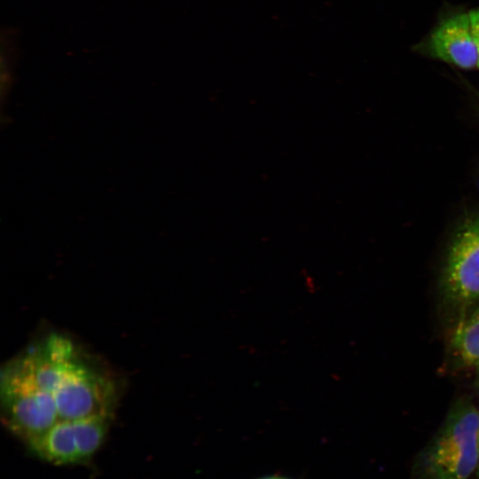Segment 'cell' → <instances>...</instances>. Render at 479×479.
Wrapping results in <instances>:
<instances>
[{
  "mask_svg": "<svg viewBox=\"0 0 479 479\" xmlns=\"http://www.w3.org/2000/svg\"><path fill=\"white\" fill-rule=\"evenodd\" d=\"M478 442H479V432H478Z\"/></svg>",
  "mask_w": 479,
  "mask_h": 479,
  "instance_id": "obj_12",
  "label": "cell"
},
{
  "mask_svg": "<svg viewBox=\"0 0 479 479\" xmlns=\"http://www.w3.org/2000/svg\"><path fill=\"white\" fill-rule=\"evenodd\" d=\"M258 479H291L289 477H286L284 475H266Z\"/></svg>",
  "mask_w": 479,
  "mask_h": 479,
  "instance_id": "obj_9",
  "label": "cell"
},
{
  "mask_svg": "<svg viewBox=\"0 0 479 479\" xmlns=\"http://www.w3.org/2000/svg\"><path fill=\"white\" fill-rule=\"evenodd\" d=\"M476 475H477V477H478V479H479V465H478V467H477V473H476Z\"/></svg>",
  "mask_w": 479,
  "mask_h": 479,
  "instance_id": "obj_11",
  "label": "cell"
},
{
  "mask_svg": "<svg viewBox=\"0 0 479 479\" xmlns=\"http://www.w3.org/2000/svg\"><path fill=\"white\" fill-rule=\"evenodd\" d=\"M42 459L56 465L83 462L73 420H59L28 444Z\"/></svg>",
  "mask_w": 479,
  "mask_h": 479,
  "instance_id": "obj_6",
  "label": "cell"
},
{
  "mask_svg": "<svg viewBox=\"0 0 479 479\" xmlns=\"http://www.w3.org/2000/svg\"><path fill=\"white\" fill-rule=\"evenodd\" d=\"M451 348L459 365L479 367V303L458 320L452 334Z\"/></svg>",
  "mask_w": 479,
  "mask_h": 479,
  "instance_id": "obj_7",
  "label": "cell"
},
{
  "mask_svg": "<svg viewBox=\"0 0 479 479\" xmlns=\"http://www.w3.org/2000/svg\"><path fill=\"white\" fill-rule=\"evenodd\" d=\"M440 287L447 304L459 313V319L479 303V215L465 220L456 231Z\"/></svg>",
  "mask_w": 479,
  "mask_h": 479,
  "instance_id": "obj_3",
  "label": "cell"
},
{
  "mask_svg": "<svg viewBox=\"0 0 479 479\" xmlns=\"http://www.w3.org/2000/svg\"><path fill=\"white\" fill-rule=\"evenodd\" d=\"M52 395L59 420H66L112 416L116 398L114 382L75 355L67 362Z\"/></svg>",
  "mask_w": 479,
  "mask_h": 479,
  "instance_id": "obj_4",
  "label": "cell"
},
{
  "mask_svg": "<svg viewBox=\"0 0 479 479\" xmlns=\"http://www.w3.org/2000/svg\"><path fill=\"white\" fill-rule=\"evenodd\" d=\"M479 410L461 401L416 460L412 479H469L479 465Z\"/></svg>",
  "mask_w": 479,
  "mask_h": 479,
  "instance_id": "obj_1",
  "label": "cell"
},
{
  "mask_svg": "<svg viewBox=\"0 0 479 479\" xmlns=\"http://www.w3.org/2000/svg\"><path fill=\"white\" fill-rule=\"evenodd\" d=\"M412 50L462 69L478 67L479 53L469 12L460 7L444 8L433 28Z\"/></svg>",
  "mask_w": 479,
  "mask_h": 479,
  "instance_id": "obj_5",
  "label": "cell"
},
{
  "mask_svg": "<svg viewBox=\"0 0 479 479\" xmlns=\"http://www.w3.org/2000/svg\"><path fill=\"white\" fill-rule=\"evenodd\" d=\"M473 31L475 36L479 53V7L469 11ZM479 68V62H478Z\"/></svg>",
  "mask_w": 479,
  "mask_h": 479,
  "instance_id": "obj_8",
  "label": "cell"
},
{
  "mask_svg": "<svg viewBox=\"0 0 479 479\" xmlns=\"http://www.w3.org/2000/svg\"><path fill=\"white\" fill-rule=\"evenodd\" d=\"M476 371H477V383L479 387V367L476 368Z\"/></svg>",
  "mask_w": 479,
  "mask_h": 479,
  "instance_id": "obj_10",
  "label": "cell"
},
{
  "mask_svg": "<svg viewBox=\"0 0 479 479\" xmlns=\"http://www.w3.org/2000/svg\"><path fill=\"white\" fill-rule=\"evenodd\" d=\"M1 401L6 427L27 444L59 420L53 395L38 387L15 360L3 369Z\"/></svg>",
  "mask_w": 479,
  "mask_h": 479,
  "instance_id": "obj_2",
  "label": "cell"
}]
</instances>
